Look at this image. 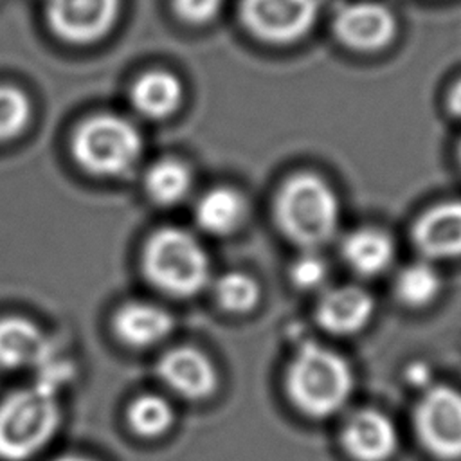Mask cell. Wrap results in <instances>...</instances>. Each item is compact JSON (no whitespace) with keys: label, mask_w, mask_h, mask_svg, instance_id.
<instances>
[{"label":"cell","mask_w":461,"mask_h":461,"mask_svg":"<svg viewBox=\"0 0 461 461\" xmlns=\"http://www.w3.org/2000/svg\"><path fill=\"white\" fill-rule=\"evenodd\" d=\"M61 384L59 376L40 373L32 384L13 389L0 400L2 461H29L54 439L61 425Z\"/></svg>","instance_id":"1"},{"label":"cell","mask_w":461,"mask_h":461,"mask_svg":"<svg viewBox=\"0 0 461 461\" xmlns=\"http://www.w3.org/2000/svg\"><path fill=\"white\" fill-rule=\"evenodd\" d=\"M355 376L337 351L306 342L292 357L285 387L290 402L310 418H328L349 400Z\"/></svg>","instance_id":"2"},{"label":"cell","mask_w":461,"mask_h":461,"mask_svg":"<svg viewBox=\"0 0 461 461\" xmlns=\"http://www.w3.org/2000/svg\"><path fill=\"white\" fill-rule=\"evenodd\" d=\"M144 279L158 292L185 299L200 294L211 277L202 243L178 227H160L142 243L139 258Z\"/></svg>","instance_id":"3"},{"label":"cell","mask_w":461,"mask_h":461,"mask_svg":"<svg viewBox=\"0 0 461 461\" xmlns=\"http://www.w3.org/2000/svg\"><path fill=\"white\" fill-rule=\"evenodd\" d=\"M276 220L288 240L308 250L317 249L339 229V198L321 176L294 175L276 196Z\"/></svg>","instance_id":"4"},{"label":"cell","mask_w":461,"mask_h":461,"mask_svg":"<svg viewBox=\"0 0 461 461\" xmlns=\"http://www.w3.org/2000/svg\"><path fill=\"white\" fill-rule=\"evenodd\" d=\"M70 151L77 166L88 175L113 178L126 175L139 162L142 137L128 119L99 113L77 126Z\"/></svg>","instance_id":"5"},{"label":"cell","mask_w":461,"mask_h":461,"mask_svg":"<svg viewBox=\"0 0 461 461\" xmlns=\"http://www.w3.org/2000/svg\"><path fill=\"white\" fill-rule=\"evenodd\" d=\"M414 429L423 447L439 459L461 457V393L434 385L414 409Z\"/></svg>","instance_id":"6"},{"label":"cell","mask_w":461,"mask_h":461,"mask_svg":"<svg viewBox=\"0 0 461 461\" xmlns=\"http://www.w3.org/2000/svg\"><path fill=\"white\" fill-rule=\"evenodd\" d=\"M241 20L268 43L301 40L317 20V0H243Z\"/></svg>","instance_id":"7"},{"label":"cell","mask_w":461,"mask_h":461,"mask_svg":"<svg viewBox=\"0 0 461 461\" xmlns=\"http://www.w3.org/2000/svg\"><path fill=\"white\" fill-rule=\"evenodd\" d=\"M121 0H47L50 29L65 41L92 43L117 20Z\"/></svg>","instance_id":"8"},{"label":"cell","mask_w":461,"mask_h":461,"mask_svg":"<svg viewBox=\"0 0 461 461\" xmlns=\"http://www.w3.org/2000/svg\"><path fill=\"white\" fill-rule=\"evenodd\" d=\"M54 358V340L38 322L23 315L0 317V369L40 371Z\"/></svg>","instance_id":"9"},{"label":"cell","mask_w":461,"mask_h":461,"mask_svg":"<svg viewBox=\"0 0 461 461\" xmlns=\"http://www.w3.org/2000/svg\"><path fill=\"white\" fill-rule=\"evenodd\" d=\"M160 382L185 400H203L218 385V375L205 353L191 346H178L160 355L155 366Z\"/></svg>","instance_id":"10"},{"label":"cell","mask_w":461,"mask_h":461,"mask_svg":"<svg viewBox=\"0 0 461 461\" xmlns=\"http://www.w3.org/2000/svg\"><path fill=\"white\" fill-rule=\"evenodd\" d=\"M175 328L173 315L148 301H126L110 315L113 339L130 349H146L160 344Z\"/></svg>","instance_id":"11"},{"label":"cell","mask_w":461,"mask_h":461,"mask_svg":"<svg viewBox=\"0 0 461 461\" xmlns=\"http://www.w3.org/2000/svg\"><path fill=\"white\" fill-rule=\"evenodd\" d=\"M335 32L351 49L376 50L394 38L396 18L382 4L355 2L342 7L337 14Z\"/></svg>","instance_id":"12"},{"label":"cell","mask_w":461,"mask_h":461,"mask_svg":"<svg viewBox=\"0 0 461 461\" xmlns=\"http://www.w3.org/2000/svg\"><path fill=\"white\" fill-rule=\"evenodd\" d=\"M340 441L355 461H387L396 452L398 432L384 412L360 409L346 420Z\"/></svg>","instance_id":"13"},{"label":"cell","mask_w":461,"mask_h":461,"mask_svg":"<svg viewBox=\"0 0 461 461\" xmlns=\"http://www.w3.org/2000/svg\"><path fill=\"white\" fill-rule=\"evenodd\" d=\"M375 312V301L367 290L342 285L326 290L315 308L321 328L333 335H353L360 331Z\"/></svg>","instance_id":"14"},{"label":"cell","mask_w":461,"mask_h":461,"mask_svg":"<svg viewBox=\"0 0 461 461\" xmlns=\"http://www.w3.org/2000/svg\"><path fill=\"white\" fill-rule=\"evenodd\" d=\"M412 240L429 259L461 258V202H443L425 211L412 229Z\"/></svg>","instance_id":"15"},{"label":"cell","mask_w":461,"mask_h":461,"mask_svg":"<svg viewBox=\"0 0 461 461\" xmlns=\"http://www.w3.org/2000/svg\"><path fill=\"white\" fill-rule=\"evenodd\" d=\"M340 254L346 265L358 276L382 274L394 258L393 240L378 229H358L342 241Z\"/></svg>","instance_id":"16"},{"label":"cell","mask_w":461,"mask_h":461,"mask_svg":"<svg viewBox=\"0 0 461 461\" xmlns=\"http://www.w3.org/2000/svg\"><path fill=\"white\" fill-rule=\"evenodd\" d=\"M247 216L245 198L230 187L207 191L194 207V220L200 229L214 236L232 234Z\"/></svg>","instance_id":"17"},{"label":"cell","mask_w":461,"mask_h":461,"mask_svg":"<svg viewBox=\"0 0 461 461\" xmlns=\"http://www.w3.org/2000/svg\"><path fill=\"white\" fill-rule=\"evenodd\" d=\"M184 88L176 76L164 70H153L139 77L131 88V104L149 119L171 115L182 103Z\"/></svg>","instance_id":"18"},{"label":"cell","mask_w":461,"mask_h":461,"mask_svg":"<svg viewBox=\"0 0 461 461\" xmlns=\"http://www.w3.org/2000/svg\"><path fill=\"white\" fill-rule=\"evenodd\" d=\"M124 418L128 429L137 438L157 439L173 427L175 411L164 396L144 393L128 403Z\"/></svg>","instance_id":"19"},{"label":"cell","mask_w":461,"mask_h":461,"mask_svg":"<svg viewBox=\"0 0 461 461\" xmlns=\"http://www.w3.org/2000/svg\"><path fill=\"white\" fill-rule=\"evenodd\" d=\"M191 171L176 158H164L153 164L144 178V187L157 205H175L182 202L191 189Z\"/></svg>","instance_id":"20"},{"label":"cell","mask_w":461,"mask_h":461,"mask_svg":"<svg viewBox=\"0 0 461 461\" xmlns=\"http://www.w3.org/2000/svg\"><path fill=\"white\" fill-rule=\"evenodd\" d=\"M441 290L438 270L427 261H416L403 267L394 279V294L400 303L411 308L430 304Z\"/></svg>","instance_id":"21"},{"label":"cell","mask_w":461,"mask_h":461,"mask_svg":"<svg viewBox=\"0 0 461 461\" xmlns=\"http://www.w3.org/2000/svg\"><path fill=\"white\" fill-rule=\"evenodd\" d=\"M214 295L220 306L230 313H247L259 303V285L254 277L243 272L223 274L214 286Z\"/></svg>","instance_id":"22"},{"label":"cell","mask_w":461,"mask_h":461,"mask_svg":"<svg viewBox=\"0 0 461 461\" xmlns=\"http://www.w3.org/2000/svg\"><path fill=\"white\" fill-rule=\"evenodd\" d=\"M31 104L16 86L0 85V142L16 137L27 124Z\"/></svg>","instance_id":"23"},{"label":"cell","mask_w":461,"mask_h":461,"mask_svg":"<svg viewBox=\"0 0 461 461\" xmlns=\"http://www.w3.org/2000/svg\"><path fill=\"white\" fill-rule=\"evenodd\" d=\"M328 277V265L326 261L315 254L306 252L297 258L290 268L292 283L301 290H317Z\"/></svg>","instance_id":"24"},{"label":"cell","mask_w":461,"mask_h":461,"mask_svg":"<svg viewBox=\"0 0 461 461\" xmlns=\"http://www.w3.org/2000/svg\"><path fill=\"white\" fill-rule=\"evenodd\" d=\"M173 5L182 20L189 23H205L220 13L223 0H173Z\"/></svg>","instance_id":"25"},{"label":"cell","mask_w":461,"mask_h":461,"mask_svg":"<svg viewBox=\"0 0 461 461\" xmlns=\"http://www.w3.org/2000/svg\"><path fill=\"white\" fill-rule=\"evenodd\" d=\"M448 108L452 113L461 117V81H457L448 94Z\"/></svg>","instance_id":"26"},{"label":"cell","mask_w":461,"mask_h":461,"mask_svg":"<svg viewBox=\"0 0 461 461\" xmlns=\"http://www.w3.org/2000/svg\"><path fill=\"white\" fill-rule=\"evenodd\" d=\"M409 380L411 382H414V384H420V382H425L427 380V376H429V369L423 366V364H416V366H412L411 367V371H409Z\"/></svg>","instance_id":"27"},{"label":"cell","mask_w":461,"mask_h":461,"mask_svg":"<svg viewBox=\"0 0 461 461\" xmlns=\"http://www.w3.org/2000/svg\"><path fill=\"white\" fill-rule=\"evenodd\" d=\"M50 461H95V459L86 457V456H79V454H65V456H58Z\"/></svg>","instance_id":"28"},{"label":"cell","mask_w":461,"mask_h":461,"mask_svg":"<svg viewBox=\"0 0 461 461\" xmlns=\"http://www.w3.org/2000/svg\"><path fill=\"white\" fill-rule=\"evenodd\" d=\"M459 157H461V149H459Z\"/></svg>","instance_id":"29"}]
</instances>
